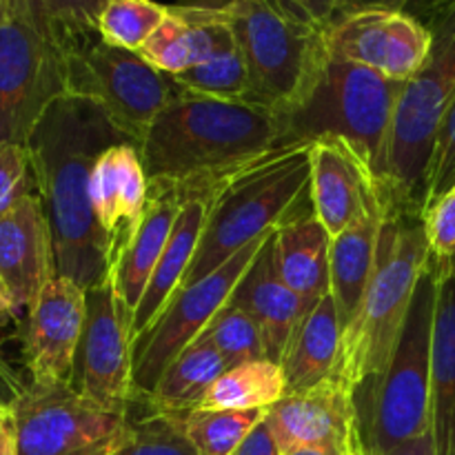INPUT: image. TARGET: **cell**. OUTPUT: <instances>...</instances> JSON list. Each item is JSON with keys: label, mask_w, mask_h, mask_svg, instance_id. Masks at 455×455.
I'll use <instances>...</instances> for the list:
<instances>
[{"label": "cell", "mask_w": 455, "mask_h": 455, "mask_svg": "<svg viewBox=\"0 0 455 455\" xmlns=\"http://www.w3.org/2000/svg\"><path fill=\"white\" fill-rule=\"evenodd\" d=\"M120 142L133 140L116 127L102 107L74 93L52 102L27 140L36 194L52 229L56 271L83 289L109 278L89 200V180L102 151Z\"/></svg>", "instance_id": "obj_1"}, {"label": "cell", "mask_w": 455, "mask_h": 455, "mask_svg": "<svg viewBox=\"0 0 455 455\" xmlns=\"http://www.w3.org/2000/svg\"><path fill=\"white\" fill-rule=\"evenodd\" d=\"M275 147H280V124L274 111L176 89L138 151L149 180L191 187Z\"/></svg>", "instance_id": "obj_2"}, {"label": "cell", "mask_w": 455, "mask_h": 455, "mask_svg": "<svg viewBox=\"0 0 455 455\" xmlns=\"http://www.w3.org/2000/svg\"><path fill=\"white\" fill-rule=\"evenodd\" d=\"M311 145H280L203 185L180 187L207 196V220L182 287L225 265L247 244L311 204ZM180 287V289H182Z\"/></svg>", "instance_id": "obj_3"}, {"label": "cell", "mask_w": 455, "mask_h": 455, "mask_svg": "<svg viewBox=\"0 0 455 455\" xmlns=\"http://www.w3.org/2000/svg\"><path fill=\"white\" fill-rule=\"evenodd\" d=\"M429 256L420 213L387 204L371 280L345 331L338 380L351 391L380 376L389 364Z\"/></svg>", "instance_id": "obj_4"}, {"label": "cell", "mask_w": 455, "mask_h": 455, "mask_svg": "<svg viewBox=\"0 0 455 455\" xmlns=\"http://www.w3.org/2000/svg\"><path fill=\"white\" fill-rule=\"evenodd\" d=\"M431 34L429 56L403 84L389 151L385 194L391 207L422 216L435 132L455 98V0H427L411 12Z\"/></svg>", "instance_id": "obj_5"}, {"label": "cell", "mask_w": 455, "mask_h": 455, "mask_svg": "<svg viewBox=\"0 0 455 455\" xmlns=\"http://www.w3.org/2000/svg\"><path fill=\"white\" fill-rule=\"evenodd\" d=\"M438 302V265L429 256L389 364L354 391L358 434L369 455L431 431V342Z\"/></svg>", "instance_id": "obj_6"}, {"label": "cell", "mask_w": 455, "mask_h": 455, "mask_svg": "<svg viewBox=\"0 0 455 455\" xmlns=\"http://www.w3.org/2000/svg\"><path fill=\"white\" fill-rule=\"evenodd\" d=\"M404 83L327 53L309 92L278 116L280 145L342 138L364 156L385 187L387 151Z\"/></svg>", "instance_id": "obj_7"}, {"label": "cell", "mask_w": 455, "mask_h": 455, "mask_svg": "<svg viewBox=\"0 0 455 455\" xmlns=\"http://www.w3.org/2000/svg\"><path fill=\"white\" fill-rule=\"evenodd\" d=\"M225 20L247 65L244 102L275 116L296 107L329 53L324 29L293 0H243L225 13Z\"/></svg>", "instance_id": "obj_8"}, {"label": "cell", "mask_w": 455, "mask_h": 455, "mask_svg": "<svg viewBox=\"0 0 455 455\" xmlns=\"http://www.w3.org/2000/svg\"><path fill=\"white\" fill-rule=\"evenodd\" d=\"M65 67L67 93L102 107L136 145L176 93L172 76L156 69L138 52L107 44L100 36L67 49Z\"/></svg>", "instance_id": "obj_9"}, {"label": "cell", "mask_w": 455, "mask_h": 455, "mask_svg": "<svg viewBox=\"0 0 455 455\" xmlns=\"http://www.w3.org/2000/svg\"><path fill=\"white\" fill-rule=\"evenodd\" d=\"M9 407L18 455H111L129 420V411L100 407L71 385L27 382Z\"/></svg>", "instance_id": "obj_10"}, {"label": "cell", "mask_w": 455, "mask_h": 455, "mask_svg": "<svg viewBox=\"0 0 455 455\" xmlns=\"http://www.w3.org/2000/svg\"><path fill=\"white\" fill-rule=\"evenodd\" d=\"M269 235L253 240L216 271L173 293L154 327L133 345V389H136V395L154 394L160 376L172 364V360L178 358L191 342L203 336L218 311L231 300L235 287L249 271V267L253 265Z\"/></svg>", "instance_id": "obj_11"}, {"label": "cell", "mask_w": 455, "mask_h": 455, "mask_svg": "<svg viewBox=\"0 0 455 455\" xmlns=\"http://www.w3.org/2000/svg\"><path fill=\"white\" fill-rule=\"evenodd\" d=\"M67 93L65 53L22 13L0 27V142L27 145L44 111Z\"/></svg>", "instance_id": "obj_12"}, {"label": "cell", "mask_w": 455, "mask_h": 455, "mask_svg": "<svg viewBox=\"0 0 455 455\" xmlns=\"http://www.w3.org/2000/svg\"><path fill=\"white\" fill-rule=\"evenodd\" d=\"M71 387L114 411H129L136 400L132 314L116 296L109 278L87 289V314Z\"/></svg>", "instance_id": "obj_13"}, {"label": "cell", "mask_w": 455, "mask_h": 455, "mask_svg": "<svg viewBox=\"0 0 455 455\" xmlns=\"http://www.w3.org/2000/svg\"><path fill=\"white\" fill-rule=\"evenodd\" d=\"M331 56L358 62L395 83H407L429 56L431 34L411 12H355L324 29Z\"/></svg>", "instance_id": "obj_14"}, {"label": "cell", "mask_w": 455, "mask_h": 455, "mask_svg": "<svg viewBox=\"0 0 455 455\" xmlns=\"http://www.w3.org/2000/svg\"><path fill=\"white\" fill-rule=\"evenodd\" d=\"M309 196L331 238L387 212L380 178L351 142L324 136L311 142Z\"/></svg>", "instance_id": "obj_15"}, {"label": "cell", "mask_w": 455, "mask_h": 455, "mask_svg": "<svg viewBox=\"0 0 455 455\" xmlns=\"http://www.w3.org/2000/svg\"><path fill=\"white\" fill-rule=\"evenodd\" d=\"M87 314V289L69 278L49 280L27 309L22 358L36 385H71Z\"/></svg>", "instance_id": "obj_16"}, {"label": "cell", "mask_w": 455, "mask_h": 455, "mask_svg": "<svg viewBox=\"0 0 455 455\" xmlns=\"http://www.w3.org/2000/svg\"><path fill=\"white\" fill-rule=\"evenodd\" d=\"M149 198V178L133 142L102 151L89 180L93 220L100 231L109 271L136 234Z\"/></svg>", "instance_id": "obj_17"}, {"label": "cell", "mask_w": 455, "mask_h": 455, "mask_svg": "<svg viewBox=\"0 0 455 455\" xmlns=\"http://www.w3.org/2000/svg\"><path fill=\"white\" fill-rule=\"evenodd\" d=\"M283 453L300 447H323L345 453L358 435L354 391L340 380L315 389L287 394L265 411Z\"/></svg>", "instance_id": "obj_18"}, {"label": "cell", "mask_w": 455, "mask_h": 455, "mask_svg": "<svg viewBox=\"0 0 455 455\" xmlns=\"http://www.w3.org/2000/svg\"><path fill=\"white\" fill-rule=\"evenodd\" d=\"M56 275L52 229L38 194H29L0 213V278L27 311Z\"/></svg>", "instance_id": "obj_19"}, {"label": "cell", "mask_w": 455, "mask_h": 455, "mask_svg": "<svg viewBox=\"0 0 455 455\" xmlns=\"http://www.w3.org/2000/svg\"><path fill=\"white\" fill-rule=\"evenodd\" d=\"M229 302L256 320L267 358L278 364L283 363L293 331L314 307L307 305L280 275L275 260V231L267 238L265 247L243 275Z\"/></svg>", "instance_id": "obj_20"}, {"label": "cell", "mask_w": 455, "mask_h": 455, "mask_svg": "<svg viewBox=\"0 0 455 455\" xmlns=\"http://www.w3.org/2000/svg\"><path fill=\"white\" fill-rule=\"evenodd\" d=\"M180 207L182 196L176 182L149 180V198H147L140 225L124 251L120 253L114 269L109 271L116 296L127 307L132 318L147 284H149L151 274L167 247Z\"/></svg>", "instance_id": "obj_21"}, {"label": "cell", "mask_w": 455, "mask_h": 455, "mask_svg": "<svg viewBox=\"0 0 455 455\" xmlns=\"http://www.w3.org/2000/svg\"><path fill=\"white\" fill-rule=\"evenodd\" d=\"M234 47V31L225 20V13L172 4L169 16L138 53L163 74L176 76Z\"/></svg>", "instance_id": "obj_22"}, {"label": "cell", "mask_w": 455, "mask_h": 455, "mask_svg": "<svg viewBox=\"0 0 455 455\" xmlns=\"http://www.w3.org/2000/svg\"><path fill=\"white\" fill-rule=\"evenodd\" d=\"M180 189V187H178ZM182 207L176 218L169 243L151 274L149 284L138 302L132 318V336L133 345L154 327L156 320L169 305L173 293L182 287L194 262L196 249H198L200 238H203L204 220H207V196L203 191H182Z\"/></svg>", "instance_id": "obj_23"}, {"label": "cell", "mask_w": 455, "mask_h": 455, "mask_svg": "<svg viewBox=\"0 0 455 455\" xmlns=\"http://www.w3.org/2000/svg\"><path fill=\"white\" fill-rule=\"evenodd\" d=\"M342 347L345 327L329 293L300 320L284 351L280 367L287 378V394H300L338 380Z\"/></svg>", "instance_id": "obj_24"}, {"label": "cell", "mask_w": 455, "mask_h": 455, "mask_svg": "<svg viewBox=\"0 0 455 455\" xmlns=\"http://www.w3.org/2000/svg\"><path fill=\"white\" fill-rule=\"evenodd\" d=\"M431 435L435 453L455 455V262L438 265L431 342Z\"/></svg>", "instance_id": "obj_25"}, {"label": "cell", "mask_w": 455, "mask_h": 455, "mask_svg": "<svg viewBox=\"0 0 455 455\" xmlns=\"http://www.w3.org/2000/svg\"><path fill=\"white\" fill-rule=\"evenodd\" d=\"M329 253L331 235L315 216L314 204H307L291 220L275 229V260L280 275L311 307L331 291Z\"/></svg>", "instance_id": "obj_26"}, {"label": "cell", "mask_w": 455, "mask_h": 455, "mask_svg": "<svg viewBox=\"0 0 455 455\" xmlns=\"http://www.w3.org/2000/svg\"><path fill=\"white\" fill-rule=\"evenodd\" d=\"M385 213L367 218L360 225L351 227V229L331 238V253H329L331 291L329 293L336 302L338 315H340L345 331L351 320L355 318V314H358L360 302H363L369 280H371Z\"/></svg>", "instance_id": "obj_27"}, {"label": "cell", "mask_w": 455, "mask_h": 455, "mask_svg": "<svg viewBox=\"0 0 455 455\" xmlns=\"http://www.w3.org/2000/svg\"><path fill=\"white\" fill-rule=\"evenodd\" d=\"M229 369L216 347L204 338L191 342L178 358L172 360L160 376L154 394L147 395L156 409L167 413H185L198 409L207 391Z\"/></svg>", "instance_id": "obj_28"}, {"label": "cell", "mask_w": 455, "mask_h": 455, "mask_svg": "<svg viewBox=\"0 0 455 455\" xmlns=\"http://www.w3.org/2000/svg\"><path fill=\"white\" fill-rule=\"evenodd\" d=\"M287 395L283 367L269 358L229 367L203 398V409H271Z\"/></svg>", "instance_id": "obj_29"}, {"label": "cell", "mask_w": 455, "mask_h": 455, "mask_svg": "<svg viewBox=\"0 0 455 455\" xmlns=\"http://www.w3.org/2000/svg\"><path fill=\"white\" fill-rule=\"evenodd\" d=\"M107 0H9L18 12L62 53L98 36V18Z\"/></svg>", "instance_id": "obj_30"}, {"label": "cell", "mask_w": 455, "mask_h": 455, "mask_svg": "<svg viewBox=\"0 0 455 455\" xmlns=\"http://www.w3.org/2000/svg\"><path fill=\"white\" fill-rule=\"evenodd\" d=\"M111 455H198L178 413L156 409L142 394L129 407L127 429Z\"/></svg>", "instance_id": "obj_31"}, {"label": "cell", "mask_w": 455, "mask_h": 455, "mask_svg": "<svg viewBox=\"0 0 455 455\" xmlns=\"http://www.w3.org/2000/svg\"><path fill=\"white\" fill-rule=\"evenodd\" d=\"M198 455H231L265 418L262 409H191L178 413Z\"/></svg>", "instance_id": "obj_32"}, {"label": "cell", "mask_w": 455, "mask_h": 455, "mask_svg": "<svg viewBox=\"0 0 455 455\" xmlns=\"http://www.w3.org/2000/svg\"><path fill=\"white\" fill-rule=\"evenodd\" d=\"M167 16V4L154 0H107L98 18V36L107 44L140 52Z\"/></svg>", "instance_id": "obj_33"}, {"label": "cell", "mask_w": 455, "mask_h": 455, "mask_svg": "<svg viewBox=\"0 0 455 455\" xmlns=\"http://www.w3.org/2000/svg\"><path fill=\"white\" fill-rule=\"evenodd\" d=\"M172 83L180 92L220 98V100H244L249 93L247 65H244L238 44L229 52L218 53L203 65L172 76Z\"/></svg>", "instance_id": "obj_34"}, {"label": "cell", "mask_w": 455, "mask_h": 455, "mask_svg": "<svg viewBox=\"0 0 455 455\" xmlns=\"http://www.w3.org/2000/svg\"><path fill=\"white\" fill-rule=\"evenodd\" d=\"M200 338L212 342L229 367L267 358L258 323L247 311L231 305V302H227L218 311L216 318L209 323V327L204 329Z\"/></svg>", "instance_id": "obj_35"}, {"label": "cell", "mask_w": 455, "mask_h": 455, "mask_svg": "<svg viewBox=\"0 0 455 455\" xmlns=\"http://www.w3.org/2000/svg\"><path fill=\"white\" fill-rule=\"evenodd\" d=\"M455 187V98L444 111L440 127L435 132L434 151H431L429 172H427V187H425V207H422V216L427 209L443 198L447 191Z\"/></svg>", "instance_id": "obj_36"}, {"label": "cell", "mask_w": 455, "mask_h": 455, "mask_svg": "<svg viewBox=\"0 0 455 455\" xmlns=\"http://www.w3.org/2000/svg\"><path fill=\"white\" fill-rule=\"evenodd\" d=\"M29 194H36L29 149L18 142H0V213Z\"/></svg>", "instance_id": "obj_37"}, {"label": "cell", "mask_w": 455, "mask_h": 455, "mask_svg": "<svg viewBox=\"0 0 455 455\" xmlns=\"http://www.w3.org/2000/svg\"><path fill=\"white\" fill-rule=\"evenodd\" d=\"M422 220L431 258L438 265L455 262V187L427 209Z\"/></svg>", "instance_id": "obj_38"}, {"label": "cell", "mask_w": 455, "mask_h": 455, "mask_svg": "<svg viewBox=\"0 0 455 455\" xmlns=\"http://www.w3.org/2000/svg\"><path fill=\"white\" fill-rule=\"evenodd\" d=\"M231 455H283V449H280L271 427L262 418Z\"/></svg>", "instance_id": "obj_39"}, {"label": "cell", "mask_w": 455, "mask_h": 455, "mask_svg": "<svg viewBox=\"0 0 455 455\" xmlns=\"http://www.w3.org/2000/svg\"><path fill=\"white\" fill-rule=\"evenodd\" d=\"M302 13L320 29H327L340 18L342 0H302Z\"/></svg>", "instance_id": "obj_40"}, {"label": "cell", "mask_w": 455, "mask_h": 455, "mask_svg": "<svg viewBox=\"0 0 455 455\" xmlns=\"http://www.w3.org/2000/svg\"><path fill=\"white\" fill-rule=\"evenodd\" d=\"M427 0H342L340 18L355 12H371V9H387V12H411V7H420Z\"/></svg>", "instance_id": "obj_41"}, {"label": "cell", "mask_w": 455, "mask_h": 455, "mask_svg": "<svg viewBox=\"0 0 455 455\" xmlns=\"http://www.w3.org/2000/svg\"><path fill=\"white\" fill-rule=\"evenodd\" d=\"M25 387L16 369L7 363L4 355H0V404H12L25 391Z\"/></svg>", "instance_id": "obj_42"}, {"label": "cell", "mask_w": 455, "mask_h": 455, "mask_svg": "<svg viewBox=\"0 0 455 455\" xmlns=\"http://www.w3.org/2000/svg\"><path fill=\"white\" fill-rule=\"evenodd\" d=\"M0 455H18L16 422H13L9 404H3V413H0Z\"/></svg>", "instance_id": "obj_43"}, {"label": "cell", "mask_w": 455, "mask_h": 455, "mask_svg": "<svg viewBox=\"0 0 455 455\" xmlns=\"http://www.w3.org/2000/svg\"><path fill=\"white\" fill-rule=\"evenodd\" d=\"M385 455H438V453H435L434 435H431L429 431V434L420 435V438H413L409 440V443L398 444V447L391 449V451Z\"/></svg>", "instance_id": "obj_44"}, {"label": "cell", "mask_w": 455, "mask_h": 455, "mask_svg": "<svg viewBox=\"0 0 455 455\" xmlns=\"http://www.w3.org/2000/svg\"><path fill=\"white\" fill-rule=\"evenodd\" d=\"M243 0H178V7L196 9V12H209V13H227L240 4Z\"/></svg>", "instance_id": "obj_45"}, {"label": "cell", "mask_w": 455, "mask_h": 455, "mask_svg": "<svg viewBox=\"0 0 455 455\" xmlns=\"http://www.w3.org/2000/svg\"><path fill=\"white\" fill-rule=\"evenodd\" d=\"M20 309H18L16 300H13L12 291L7 289L4 280L0 278V327H7L9 323L18 318Z\"/></svg>", "instance_id": "obj_46"}, {"label": "cell", "mask_w": 455, "mask_h": 455, "mask_svg": "<svg viewBox=\"0 0 455 455\" xmlns=\"http://www.w3.org/2000/svg\"><path fill=\"white\" fill-rule=\"evenodd\" d=\"M283 455H345V453H338L333 451V449H323V447H300Z\"/></svg>", "instance_id": "obj_47"}, {"label": "cell", "mask_w": 455, "mask_h": 455, "mask_svg": "<svg viewBox=\"0 0 455 455\" xmlns=\"http://www.w3.org/2000/svg\"><path fill=\"white\" fill-rule=\"evenodd\" d=\"M345 455H369V453H367V449L363 447V440H360V434L355 435L354 443L349 444V449H347Z\"/></svg>", "instance_id": "obj_48"}, {"label": "cell", "mask_w": 455, "mask_h": 455, "mask_svg": "<svg viewBox=\"0 0 455 455\" xmlns=\"http://www.w3.org/2000/svg\"><path fill=\"white\" fill-rule=\"evenodd\" d=\"M9 20V0H0V27Z\"/></svg>", "instance_id": "obj_49"}, {"label": "cell", "mask_w": 455, "mask_h": 455, "mask_svg": "<svg viewBox=\"0 0 455 455\" xmlns=\"http://www.w3.org/2000/svg\"><path fill=\"white\" fill-rule=\"evenodd\" d=\"M293 3H296L298 7H300V4H302V0H293ZM300 12H302V9H300Z\"/></svg>", "instance_id": "obj_50"}, {"label": "cell", "mask_w": 455, "mask_h": 455, "mask_svg": "<svg viewBox=\"0 0 455 455\" xmlns=\"http://www.w3.org/2000/svg\"><path fill=\"white\" fill-rule=\"evenodd\" d=\"M0 413H3V404H0Z\"/></svg>", "instance_id": "obj_51"}, {"label": "cell", "mask_w": 455, "mask_h": 455, "mask_svg": "<svg viewBox=\"0 0 455 455\" xmlns=\"http://www.w3.org/2000/svg\"><path fill=\"white\" fill-rule=\"evenodd\" d=\"M0 355H3V351H0Z\"/></svg>", "instance_id": "obj_52"}]
</instances>
